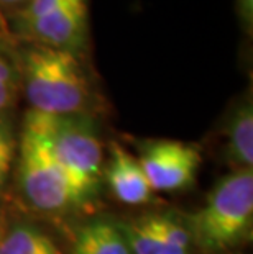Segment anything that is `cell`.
<instances>
[{
  "label": "cell",
  "mask_w": 253,
  "mask_h": 254,
  "mask_svg": "<svg viewBox=\"0 0 253 254\" xmlns=\"http://www.w3.org/2000/svg\"><path fill=\"white\" fill-rule=\"evenodd\" d=\"M0 254H63L45 231L20 223L0 240Z\"/></svg>",
  "instance_id": "12"
},
{
  "label": "cell",
  "mask_w": 253,
  "mask_h": 254,
  "mask_svg": "<svg viewBox=\"0 0 253 254\" xmlns=\"http://www.w3.org/2000/svg\"><path fill=\"white\" fill-rule=\"evenodd\" d=\"M227 158L235 169L253 167V105L250 94L234 105L225 125Z\"/></svg>",
  "instance_id": "9"
},
{
  "label": "cell",
  "mask_w": 253,
  "mask_h": 254,
  "mask_svg": "<svg viewBox=\"0 0 253 254\" xmlns=\"http://www.w3.org/2000/svg\"><path fill=\"white\" fill-rule=\"evenodd\" d=\"M5 26L18 43L83 56L89 43V0H30Z\"/></svg>",
  "instance_id": "5"
},
{
  "label": "cell",
  "mask_w": 253,
  "mask_h": 254,
  "mask_svg": "<svg viewBox=\"0 0 253 254\" xmlns=\"http://www.w3.org/2000/svg\"><path fill=\"white\" fill-rule=\"evenodd\" d=\"M21 92L17 48L7 26L0 21V113H7Z\"/></svg>",
  "instance_id": "11"
},
{
  "label": "cell",
  "mask_w": 253,
  "mask_h": 254,
  "mask_svg": "<svg viewBox=\"0 0 253 254\" xmlns=\"http://www.w3.org/2000/svg\"><path fill=\"white\" fill-rule=\"evenodd\" d=\"M140 148L137 159L153 190L177 192L194 182L201 166L197 146L174 139H153Z\"/></svg>",
  "instance_id": "6"
},
{
  "label": "cell",
  "mask_w": 253,
  "mask_h": 254,
  "mask_svg": "<svg viewBox=\"0 0 253 254\" xmlns=\"http://www.w3.org/2000/svg\"><path fill=\"white\" fill-rule=\"evenodd\" d=\"M253 226V171L235 169L212 189L187 218L191 241L204 254L230 251L247 241Z\"/></svg>",
  "instance_id": "2"
},
{
  "label": "cell",
  "mask_w": 253,
  "mask_h": 254,
  "mask_svg": "<svg viewBox=\"0 0 253 254\" xmlns=\"http://www.w3.org/2000/svg\"><path fill=\"white\" fill-rule=\"evenodd\" d=\"M18 186L35 210L63 213L81 203L59 166L38 112L28 110L18 139Z\"/></svg>",
  "instance_id": "3"
},
{
  "label": "cell",
  "mask_w": 253,
  "mask_h": 254,
  "mask_svg": "<svg viewBox=\"0 0 253 254\" xmlns=\"http://www.w3.org/2000/svg\"><path fill=\"white\" fill-rule=\"evenodd\" d=\"M235 12L242 28L250 35L253 28V0H235Z\"/></svg>",
  "instance_id": "14"
},
{
  "label": "cell",
  "mask_w": 253,
  "mask_h": 254,
  "mask_svg": "<svg viewBox=\"0 0 253 254\" xmlns=\"http://www.w3.org/2000/svg\"><path fill=\"white\" fill-rule=\"evenodd\" d=\"M109 164L104 169V174L114 197L132 207L147 203L152 198L153 189L138 159L117 141L109 144Z\"/></svg>",
  "instance_id": "8"
},
{
  "label": "cell",
  "mask_w": 253,
  "mask_h": 254,
  "mask_svg": "<svg viewBox=\"0 0 253 254\" xmlns=\"http://www.w3.org/2000/svg\"><path fill=\"white\" fill-rule=\"evenodd\" d=\"M73 254H133L120 226L109 220H92L78 230Z\"/></svg>",
  "instance_id": "10"
},
{
  "label": "cell",
  "mask_w": 253,
  "mask_h": 254,
  "mask_svg": "<svg viewBox=\"0 0 253 254\" xmlns=\"http://www.w3.org/2000/svg\"><path fill=\"white\" fill-rule=\"evenodd\" d=\"M40 117L59 166L63 167L81 207H85L99 193L104 174L102 143L94 117L85 113H40Z\"/></svg>",
  "instance_id": "4"
},
{
  "label": "cell",
  "mask_w": 253,
  "mask_h": 254,
  "mask_svg": "<svg viewBox=\"0 0 253 254\" xmlns=\"http://www.w3.org/2000/svg\"><path fill=\"white\" fill-rule=\"evenodd\" d=\"M15 43L21 92L30 110L46 115H92L95 94L79 55Z\"/></svg>",
  "instance_id": "1"
},
{
  "label": "cell",
  "mask_w": 253,
  "mask_h": 254,
  "mask_svg": "<svg viewBox=\"0 0 253 254\" xmlns=\"http://www.w3.org/2000/svg\"><path fill=\"white\" fill-rule=\"evenodd\" d=\"M118 226L133 254H191L189 231L171 215L150 213Z\"/></svg>",
  "instance_id": "7"
},
{
  "label": "cell",
  "mask_w": 253,
  "mask_h": 254,
  "mask_svg": "<svg viewBox=\"0 0 253 254\" xmlns=\"http://www.w3.org/2000/svg\"><path fill=\"white\" fill-rule=\"evenodd\" d=\"M17 139H15L12 120L7 113H0V189L3 187L5 181L10 174V167L15 159L17 151Z\"/></svg>",
  "instance_id": "13"
},
{
  "label": "cell",
  "mask_w": 253,
  "mask_h": 254,
  "mask_svg": "<svg viewBox=\"0 0 253 254\" xmlns=\"http://www.w3.org/2000/svg\"><path fill=\"white\" fill-rule=\"evenodd\" d=\"M28 2L30 0H0V21L5 25V21L20 12Z\"/></svg>",
  "instance_id": "15"
}]
</instances>
